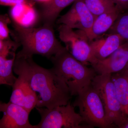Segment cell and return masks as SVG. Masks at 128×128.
<instances>
[{
    "mask_svg": "<svg viewBox=\"0 0 128 128\" xmlns=\"http://www.w3.org/2000/svg\"><path fill=\"white\" fill-rule=\"evenodd\" d=\"M34 0L36 2H45L46 1L48 0Z\"/></svg>",
    "mask_w": 128,
    "mask_h": 128,
    "instance_id": "603a6c76",
    "label": "cell"
},
{
    "mask_svg": "<svg viewBox=\"0 0 128 128\" xmlns=\"http://www.w3.org/2000/svg\"><path fill=\"white\" fill-rule=\"evenodd\" d=\"M16 56L10 58L0 56V84L12 86L17 78L13 74Z\"/></svg>",
    "mask_w": 128,
    "mask_h": 128,
    "instance_id": "2e32d148",
    "label": "cell"
},
{
    "mask_svg": "<svg viewBox=\"0 0 128 128\" xmlns=\"http://www.w3.org/2000/svg\"><path fill=\"white\" fill-rule=\"evenodd\" d=\"M16 60L25 72L32 89L39 94L36 107L52 109L70 101L72 96L68 86L52 69L39 66L32 57H16Z\"/></svg>",
    "mask_w": 128,
    "mask_h": 128,
    "instance_id": "6da1fadb",
    "label": "cell"
},
{
    "mask_svg": "<svg viewBox=\"0 0 128 128\" xmlns=\"http://www.w3.org/2000/svg\"><path fill=\"white\" fill-rule=\"evenodd\" d=\"M113 1L122 12L128 10V0H113Z\"/></svg>",
    "mask_w": 128,
    "mask_h": 128,
    "instance_id": "44dd1931",
    "label": "cell"
},
{
    "mask_svg": "<svg viewBox=\"0 0 128 128\" xmlns=\"http://www.w3.org/2000/svg\"><path fill=\"white\" fill-rule=\"evenodd\" d=\"M0 111L3 116L0 120V128H35L28 120L30 113L20 105L9 101L0 102Z\"/></svg>",
    "mask_w": 128,
    "mask_h": 128,
    "instance_id": "30bf717a",
    "label": "cell"
},
{
    "mask_svg": "<svg viewBox=\"0 0 128 128\" xmlns=\"http://www.w3.org/2000/svg\"><path fill=\"white\" fill-rule=\"evenodd\" d=\"M122 12L121 9L116 6L114 9L95 17L92 28L91 41L108 32Z\"/></svg>",
    "mask_w": 128,
    "mask_h": 128,
    "instance_id": "4fadbf2b",
    "label": "cell"
},
{
    "mask_svg": "<svg viewBox=\"0 0 128 128\" xmlns=\"http://www.w3.org/2000/svg\"><path fill=\"white\" fill-rule=\"evenodd\" d=\"M50 60L52 69L66 83L72 96H77L82 89L90 86L97 75L92 67L89 68L76 59L66 47Z\"/></svg>",
    "mask_w": 128,
    "mask_h": 128,
    "instance_id": "3957f363",
    "label": "cell"
},
{
    "mask_svg": "<svg viewBox=\"0 0 128 128\" xmlns=\"http://www.w3.org/2000/svg\"><path fill=\"white\" fill-rule=\"evenodd\" d=\"M11 35L22 46L16 57H29L38 54L50 59L64 48L56 37L54 25L44 23L39 28H26L17 22L12 23Z\"/></svg>",
    "mask_w": 128,
    "mask_h": 128,
    "instance_id": "7a4b0ae2",
    "label": "cell"
},
{
    "mask_svg": "<svg viewBox=\"0 0 128 128\" xmlns=\"http://www.w3.org/2000/svg\"><path fill=\"white\" fill-rule=\"evenodd\" d=\"M126 114H127V116H128V109H127V110H126Z\"/></svg>",
    "mask_w": 128,
    "mask_h": 128,
    "instance_id": "d4e9b609",
    "label": "cell"
},
{
    "mask_svg": "<svg viewBox=\"0 0 128 128\" xmlns=\"http://www.w3.org/2000/svg\"><path fill=\"white\" fill-rule=\"evenodd\" d=\"M60 39L73 57L84 64H95L98 60L92 54L90 40L83 30H74L67 25L61 24L58 29Z\"/></svg>",
    "mask_w": 128,
    "mask_h": 128,
    "instance_id": "52a82bcc",
    "label": "cell"
},
{
    "mask_svg": "<svg viewBox=\"0 0 128 128\" xmlns=\"http://www.w3.org/2000/svg\"><path fill=\"white\" fill-rule=\"evenodd\" d=\"M73 105L77 107L85 123L90 128H112L106 119L105 109L97 92L92 85L78 93Z\"/></svg>",
    "mask_w": 128,
    "mask_h": 128,
    "instance_id": "5b68a950",
    "label": "cell"
},
{
    "mask_svg": "<svg viewBox=\"0 0 128 128\" xmlns=\"http://www.w3.org/2000/svg\"><path fill=\"white\" fill-rule=\"evenodd\" d=\"M11 23V21L7 14L0 16V40L6 39L10 38L8 25Z\"/></svg>",
    "mask_w": 128,
    "mask_h": 128,
    "instance_id": "d6986e66",
    "label": "cell"
},
{
    "mask_svg": "<svg viewBox=\"0 0 128 128\" xmlns=\"http://www.w3.org/2000/svg\"><path fill=\"white\" fill-rule=\"evenodd\" d=\"M36 2L34 0H0L1 6H14L24 5L28 7L33 8Z\"/></svg>",
    "mask_w": 128,
    "mask_h": 128,
    "instance_id": "ffe728a7",
    "label": "cell"
},
{
    "mask_svg": "<svg viewBox=\"0 0 128 128\" xmlns=\"http://www.w3.org/2000/svg\"><path fill=\"white\" fill-rule=\"evenodd\" d=\"M120 128H128V116L120 127Z\"/></svg>",
    "mask_w": 128,
    "mask_h": 128,
    "instance_id": "7402d4cb",
    "label": "cell"
},
{
    "mask_svg": "<svg viewBox=\"0 0 128 128\" xmlns=\"http://www.w3.org/2000/svg\"><path fill=\"white\" fill-rule=\"evenodd\" d=\"M89 10L96 16L114 9L116 5L113 0H84Z\"/></svg>",
    "mask_w": 128,
    "mask_h": 128,
    "instance_id": "ac0fdd59",
    "label": "cell"
},
{
    "mask_svg": "<svg viewBox=\"0 0 128 128\" xmlns=\"http://www.w3.org/2000/svg\"><path fill=\"white\" fill-rule=\"evenodd\" d=\"M74 108L70 101L67 105L52 109L35 107L41 115V120L34 126L35 128H90L84 125V120L80 113L76 112Z\"/></svg>",
    "mask_w": 128,
    "mask_h": 128,
    "instance_id": "8992f818",
    "label": "cell"
},
{
    "mask_svg": "<svg viewBox=\"0 0 128 128\" xmlns=\"http://www.w3.org/2000/svg\"><path fill=\"white\" fill-rule=\"evenodd\" d=\"M13 70L18 77L12 86V93L10 101L22 107L30 113L36 106L38 96L31 87L23 68L16 59Z\"/></svg>",
    "mask_w": 128,
    "mask_h": 128,
    "instance_id": "ba28073f",
    "label": "cell"
},
{
    "mask_svg": "<svg viewBox=\"0 0 128 128\" xmlns=\"http://www.w3.org/2000/svg\"><path fill=\"white\" fill-rule=\"evenodd\" d=\"M76 0H48L43 2L41 16L44 23L54 25L60 12Z\"/></svg>",
    "mask_w": 128,
    "mask_h": 128,
    "instance_id": "5bb4252c",
    "label": "cell"
},
{
    "mask_svg": "<svg viewBox=\"0 0 128 128\" xmlns=\"http://www.w3.org/2000/svg\"><path fill=\"white\" fill-rule=\"evenodd\" d=\"M108 34H118L128 42V10L122 12L108 32Z\"/></svg>",
    "mask_w": 128,
    "mask_h": 128,
    "instance_id": "e0dca14e",
    "label": "cell"
},
{
    "mask_svg": "<svg viewBox=\"0 0 128 128\" xmlns=\"http://www.w3.org/2000/svg\"><path fill=\"white\" fill-rule=\"evenodd\" d=\"M112 78L118 98L124 112L126 114L128 108V70L112 73Z\"/></svg>",
    "mask_w": 128,
    "mask_h": 128,
    "instance_id": "9a60e30c",
    "label": "cell"
},
{
    "mask_svg": "<svg viewBox=\"0 0 128 128\" xmlns=\"http://www.w3.org/2000/svg\"><path fill=\"white\" fill-rule=\"evenodd\" d=\"M112 74L97 75L91 85L100 98L108 122L120 128L128 116L124 112L118 98Z\"/></svg>",
    "mask_w": 128,
    "mask_h": 128,
    "instance_id": "277c9868",
    "label": "cell"
},
{
    "mask_svg": "<svg viewBox=\"0 0 128 128\" xmlns=\"http://www.w3.org/2000/svg\"><path fill=\"white\" fill-rule=\"evenodd\" d=\"M95 18L86 6L84 0H76L68 11L61 16L57 23L84 31L91 41L92 28Z\"/></svg>",
    "mask_w": 128,
    "mask_h": 128,
    "instance_id": "9c48e42d",
    "label": "cell"
},
{
    "mask_svg": "<svg viewBox=\"0 0 128 128\" xmlns=\"http://www.w3.org/2000/svg\"><path fill=\"white\" fill-rule=\"evenodd\" d=\"M124 70H128V63L127 65H126V67H125V68H124Z\"/></svg>",
    "mask_w": 128,
    "mask_h": 128,
    "instance_id": "cb8c5ba5",
    "label": "cell"
},
{
    "mask_svg": "<svg viewBox=\"0 0 128 128\" xmlns=\"http://www.w3.org/2000/svg\"><path fill=\"white\" fill-rule=\"evenodd\" d=\"M125 41L116 34H108L107 36L97 38L90 42L92 54L98 60L106 58L118 49Z\"/></svg>",
    "mask_w": 128,
    "mask_h": 128,
    "instance_id": "7c38bea8",
    "label": "cell"
},
{
    "mask_svg": "<svg viewBox=\"0 0 128 128\" xmlns=\"http://www.w3.org/2000/svg\"><path fill=\"white\" fill-rule=\"evenodd\" d=\"M128 63V42L121 45L109 56L91 65L97 74L118 73L123 70Z\"/></svg>",
    "mask_w": 128,
    "mask_h": 128,
    "instance_id": "8fae6325",
    "label": "cell"
}]
</instances>
